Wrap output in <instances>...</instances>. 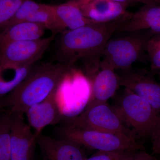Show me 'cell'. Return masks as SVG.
<instances>
[{
  "mask_svg": "<svg viewBox=\"0 0 160 160\" xmlns=\"http://www.w3.org/2000/svg\"><path fill=\"white\" fill-rule=\"evenodd\" d=\"M70 69L61 62L33 66L22 82L1 99L3 109L25 114L32 106L59 90Z\"/></svg>",
  "mask_w": 160,
  "mask_h": 160,
  "instance_id": "1",
  "label": "cell"
},
{
  "mask_svg": "<svg viewBox=\"0 0 160 160\" xmlns=\"http://www.w3.org/2000/svg\"><path fill=\"white\" fill-rule=\"evenodd\" d=\"M110 22L91 23L62 32L58 42L57 56L70 68L78 60H97L106 43L116 32L123 18Z\"/></svg>",
  "mask_w": 160,
  "mask_h": 160,
  "instance_id": "2",
  "label": "cell"
},
{
  "mask_svg": "<svg viewBox=\"0 0 160 160\" xmlns=\"http://www.w3.org/2000/svg\"><path fill=\"white\" fill-rule=\"evenodd\" d=\"M112 107L137 139L151 137L160 114L147 101L125 89Z\"/></svg>",
  "mask_w": 160,
  "mask_h": 160,
  "instance_id": "3",
  "label": "cell"
},
{
  "mask_svg": "<svg viewBox=\"0 0 160 160\" xmlns=\"http://www.w3.org/2000/svg\"><path fill=\"white\" fill-rule=\"evenodd\" d=\"M58 137L101 151H136L144 149L138 140L104 132L64 125L57 127Z\"/></svg>",
  "mask_w": 160,
  "mask_h": 160,
  "instance_id": "4",
  "label": "cell"
},
{
  "mask_svg": "<svg viewBox=\"0 0 160 160\" xmlns=\"http://www.w3.org/2000/svg\"><path fill=\"white\" fill-rule=\"evenodd\" d=\"M142 32L110 38L102 52V60L100 64L114 70L131 68L142 57L147 42L152 37V33L145 34Z\"/></svg>",
  "mask_w": 160,
  "mask_h": 160,
  "instance_id": "5",
  "label": "cell"
},
{
  "mask_svg": "<svg viewBox=\"0 0 160 160\" xmlns=\"http://www.w3.org/2000/svg\"><path fill=\"white\" fill-rule=\"evenodd\" d=\"M65 125L114 133L137 140L118 113L107 102L84 109L79 115L67 119Z\"/></svg>",
  "mask_w": 160,
  "mask_h": 160,
  "instance_id": "6",
  "label": "cell"
},
{
  "mask_svg": "<svg viewBox=\"0 0 160 160\" xmlns=\"http://www.w3.org/2000/svg\"><path fill=\"white\" fill-rule=\"evenodd\" d=\"M53 39L51 36L4 44L0 46V66L20 67L34 64L42 57Z\"/></svg>",
  "mask_w": 160,
  "mask_h": 160,
  "instance_id": "7",
  "label": "cell"
},
{
  "mask_svg": "<svg viewBox=\"0 0 160 160\" xmlns=\"http://www.w3.org/2000/svg\"><path fill=\"white\" fill-rule=\"evenodd\" d=\"M120 86L130 90L147 101L160 114V83L143 69L131 68L119 75Z\"/></svg>",
  "mask_w": 160,
  "mask_h": 160,
  "instance_id": "8",
  "label": "cell"
},
{
  "mask_svg": "<svg viewBox=\"0 0 160 160\" xmlns=\"http://www.w3.org/2000/svg\"><path fill=\"white\" fill-rule=\"evenodd\" d=\"M11 112L10 160H33L35 145L38 137L25 122L24 114Z\"/></svg>",
  "mask_w": 160,
  "mask_h": 160,
  "instance_id": "9",
  "label": "cell"
},
{
  "mask_svg": "<svg viewBox=\"0 0 160 160\" xmlns=\"http://www.w3.org/2000/svg\"><path fill=\"white\" fill-rule=\"evenodd\" d=\"M148 30L160 35V5H144L138 11L123 18L116 32L131 33Z\"/></svg>",
  "mask_w": 160,
  "mask_h": 160,
  "instance_id": "10",
  "label": "cell"
},
{
  "mask_svg": "<svg viewBox=\"0 0 160 160\" xmlns=\"http://www.w3.org/2000/svg\"><path fill=\"white\" fill-rule=\"evenodd\" d=\"M58 92V90L53 92L42 102L32 106L25 113L28 124L38 137L46 126L57 124L62 120Z\"/></svg>",
  "mask_w": 160,
  "mask_h": 160,
  "instance_id": "11",
  "label": "cell"
},
{
  "mask_svg": "<svg viewBox=\"0 0 160 160\" xmlns=\"http://www.w3.org/2000/svg\"><path fill=\"white\" fill-rule=\"evenodd\" d=\"M38 145L43 160H85L83 152L79 145L68 140L54 138L40 134Z\"/></svg>",
  "mask_w": 160,
  "mask_h": 160,
  "instance_id": "12",
  "label": "cell"
},
{
  "mask_svg": "<svg viewBox=\"0 0 160 160\" xmlns=\"http://www.w3.org/2000/svg\"><path fill=\"white\" fill-rule=\"evenodd\" d=\"M92 84L91 95L86 108L107 103L115 94L120 86L119 75L108 66L99 64Z\"/></svg>",
  "mask_w": 160,
  "mask_h": 160,
  "instance_id": "13",
  "label": "cell"
},
{
  "mask_svg": "<svg viewBox=\"0 0 160 160\" xmlns=\"http://www.w3.org/2000/svg\"><path fill=\"white\" fill-rule=\"evenodd\" d=\"M130 4L112 0H94L79 6L84 16L95 23L110 22L121 18L129 12Z\"/></svg>",
  "mask_w": 160,
  "mask_h": 160,
  "instance_id": "14",
  "label": "cell"
},
{
  "mask_svg": "<svg viewBox=\"0 0 160 160\" xmlns=\"http://www.w3.org/2000/svg\"><path fill=\"white\" fill-rule=\"evenodd\" d=\"M46 29L42 24L29 21L14 24L0 31V46L9 42L40 39Z\"/></svg>",
  "mask_w": 160,
  "mask_h": 160,
  "instance_id": "15",
  "label": "cell"
},
{
  "mask_svg": "<svg viewBox=\"0 0 160 160\" xmlns=\"http://www.w3.org/2000/svg\"><path fill=\"white\" fill-rule=\"evenodd\" d=\"M33 66L34 64L20 67L0 66V98L16 88L27 76Z\"/></svg>",
  "mask_w": 160,
  "mask_h": 160,
  "instance_id": "16",
  "label": "cell"
},
{
  "mask_svg": "<svg viewBox=\"0 0 160 160\" xmlns=\"http://www.w3.org/2000/svg\"><path fill=\"white\" fill-rule=\"evenodd\" d=\"M55 11L64 27L74 29L86 24L95 23L84 16L80 7L72 0L53 5Z\"/></svg>",
  "mask_w": 160,
  "mask_h": 160,
  "instance_id": "17",
  "label": "cell"
},
{
  "mask_svg": "<svg viewBox=\"0 0 160 160\" xmlns=\"http://www.w3.org/2000/svg\"><path fill=\"white\" fill-rule=\"evenodd\" d=\"M27 21L42 24L53 34L62 33L66 29L58 18L53 5L42 4L39 9L31 15Z\"/></svg>",
  "mask_w": 160,
  "mask_h": 160,
  "instance_id": "18",
  "label": "cell"
},
{
  "mask_svg": "<svg viewBox=\"0 0 160 160\" xmlns=\"http://www.w3.org/2000/svg\"><path fill=\"white\" fill-rule=\"evenodd\" d=\"M11 112L3 109L0 115V160H10Z\"/></svg>",
  "mask_w": 160,
  "mask_h": 160,
  "instance_id": "19",
  "label": "cell"
},
{
  "mask_svg": "<svg viewBox=\"0 0 160 160\" xmlns=\"http://www.w3.org/2000/svg\"><path fill=\"white\" fill-rule=\"evenodd\" d=\"M41 5L42 4L32 0H25L19 7L13 17L3 26L0 31L14 24L26 22L31 15L39 9Z\"/></svg>",
  "mask_w": 160,
  "mask_h": 160,
  "instance_id": "20",
  "label": "cell"
},
{
  "mask_svg": "<svg viewBox=\"0 0 160 160\" xmlns=\"http://www.w3.org/2000/svg\"><path fill=\"white\" fill-rule=\"evenodd\" d=\"M25 0H0V30L13 17Z\"/></svg>",
  "mask_w": 160,
  "mask_h": 160,
  "instance_id": "21",
  "label": "cell"
},
{
  "mask_svg": "<svg viewBox=\"0 0 160 160\" xmlns=\"http://www.w3.org/2000/svg\"><path fill=\"white\" fill-rule=\"evenodd\" d=\"M134 152L98 151L85 160H124Z\"/></svg>",
  "mask_w": 160,
  "mask_h": 160,
  "instance_id": "22",
  "label": "cell"
},
{
  "mask_svg": "<svg viewBox=\"0 0 160 160\" xmlns=\"http://www.w3.org/2000/svg\"><path fill=\"white\" fill-rule=\"evenodd\" d=\"M146 51L149 56L152 70L156 72L160 70V46L147 45Z\"/></svg>",
  "mask_w": 160,
  "mask_h": 160,
  "instance_id": "23",
  "label": "cell"
},
{
  "mask_svg": "<svg viewBox=\"0 0 160 160\" xmlns=\"http://www.w3.org/2000/svg\"><path fill=\"white\" fill-rule=\"evenodd\" d=\"M151 138L152 151L154 153L160 154V115Z\"/></svg>",
  "mask_w": 160,
  "mask_h": 160,
  "instance_id": "24",
  "label": "cell"
},
{
  "mask_svg": "<svg viewBox=\"0 0 160 160\" xmlns=\"http://www.w3.org/2000/svg\"><path fill=\"white\" fill-rule=\"evenodd\" d=\"M124 160H157L156 158L146 152L144 149L138 150L132 153Z\"/></svg>",
  "mask_w": 160,
  "mask_h": 160,
  "instance_id": "25",
  "label": "cell"
},
{
  "mask_svg": "<svg viewBox=\"0 0 160 160\" xmlns=\"http://www.w3.org/2000/svg\"><path fill=\"white\" fill-rule=\"evenodd\" d=\"M72 1L79 7L80 6H82L83 5L90 2L94 1V0H72ZM112 1L119 2L128 3V4H130V5L134 3L131 0H112Z\"/></svg>",
  "mask_w": 160,
  "mask_h": 160,
  "instance_id": "26",
  "label": "cell"
},
{
  "mask_svg": "<svg viewBox=\"0 0 160 160\" xmlns=\"http://www.w3.org/2000/svg\"><path fill=\"white\" fill-rule=\"evenodd\" d=\"M147 45L151 46H160V35L152 37L148 40Z\"/></svg>",
  "mask_w": 160,
  "mask_h": 160,
  "instance_id": "27",
  "label": "cell"
},
{
  "mask_svg": "<svg viewBox=\"0 0 160 160\" xmlns=\"http://www.w3.org/2000/svg\"><path fill=\"white\" fill-rule=\"evenodd\" d=\"M133 2L142 3L144 5H160V0H131Z\"/></svg>",
  "mask_w": 160,
  "mask_h": 160,
  "instance_id": "28",
  "label": "cell"
},
{
  "mask_svg": "<svg viewBox=\"0 0 160 160\" xmlns=\"http://www.w3.org/2000/svg\"><path fill=\"white\" fill-rule=\"evenodd\" d=\"M1 98H0V115H1V112H2L3 109L2 107V104H1Z\"/></svg>",
  "mask_w": 160,
  "mask_h": 160,
  "instance_id": "29",
  "label": "cell"
},
{
  "mask_svg": "<svg viewBox=\"0 0 160 160\" xmlns=\"http://www.w3.org/2000/svg\"><path fill=\"white\" fill-rule=\"evenodd\" d=\"M157 72V73H158V75L159 78L160 83V70H159V71Z\"/></svg>",
  "mask_w": 160,
  "mask_h": 160,
  "instance_id": "30",
  "label": "cell"
},
{
  "mask_svg": "<svg viewBox=\"0 0 160 160\" xmlns=\"http://www.w3.org/2000/svg\"><path fill=\"white\" fill-rule=\"evenodd\" d=\"M62 1H66V2H67V1H71V0H62Z\"/></svg>",
  "mask_w": 160,
  "mask_h": 160,
  "instance_id": "31",
  "label": "cell"
}]
</instances>
